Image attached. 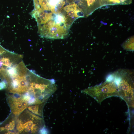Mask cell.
<instances>
[{
  "instance_id": "obj_2",
  "label": "cell",
  "mask_w": 134,
  "mask_h": 134,
  "mask_svg": "<svg viewBox=\"0 0 134 134\" xmlns=\"http://www.w3.org/2000/svg\"><path fill=\"white\" fill-rule=\"evenodd\" d=\"M62 13L56 18L38 26L41 37L51 39H64L68 35L71 26Z\"/></svg>"
},
{
  "instance_id": "obj_5",
  "label": "cell",
  "mask_w": 134,
  "mask_h": 134,
  "mask_svg": "<svg viewBox=\"0 0 134 134\" xmlns=\"http://www.w3.org/2000/svg\"><path fill=\"white\" fill-rule=\"evenodd\" d=\"M45 103L33 105L29 106L27 108L29 111L38 116H43V108Z\"/></svg>"
},
{
  "instance_id": "obj_6",
  "label": "cell",
  "mask_w": 134,
  "mask_h": 134,
  "mask_svg": "<svg viewBox=\"0 0 134 134\" xmlns=\"http://www.w3.org/2000/svg\"><path fill=\"white\" fill-rule=\"evenodd\" d=\"M122 46L125 50L134 51V37H132L127 39L122 44Z\"/></svg>"
},
{
  "instance_id": "obj_3",
  "label": "cell",
  "mask_w": 134,
  "mask_h": 134,
  "mask_svg": "<svg viewBox=\"0 0 134 134\" xmlns=\"http://www.w3.org/2000/svg\"><path fill=\"white\" fill-rule=\"evenodd\" d=\"M16 118V128L19 133L42 134L45 128L43 118L25 110Z\"/></svg>"
},
{
  "instance_id": "obj_1",
  "label": "cell",
  "mask_w": 134,
  "mask_h": 134,
  "mask_svg": "<svg viewBox=\"0 0 134 134\" xmlns=\"http://www.w3.org/2000/svg\"><path fill=\"white\" fill-rule=\"evenodd\" d=\"M111 80L117 86L119 97L129 107H134V72L121 69L110 73Z\"/></svg>"
},
{
  "instance_id": "obj_8",
  "label": "cell",
  "mask_w": 134,
  "mask_h": 134,
  "mask_svg": "<svg viewBox=\"0 0 134 134\" xmlns=\"http://www.w3.org/2000/svg\"></svg>"
},
{
  "instance_id": "obj_4",
  "label": "cell",
  "mask_w": 134,
  "mask_h": 134,
  "mask_svg": "<svg viewBox=\"0 0 134 134\" xmlns=\"http://www.w3.org/2000/svg\"><path fill=\"white\" fill-rule=\"evenodd\" d=\"M81 92L90 96L100 104L107 98L119 97L117 87L112 80L105 81L100 84L82 90Z\"/></svg>"
},
{
  "instance_id": "obj_7",
  "label": "cell",
  "mask_w": 134,
  "mask_h": 134,
  "mask_svg": "<svg viewBox=\"0 0 134 134\" xmlns=\"http://www.w3.org/2000/svg\"><path fill=\"white\" fill-rule=\"evenodd\" d=\"M7 85L6 83L3 81L0 82V90H1L7 88Z\"/></svg>"
}]
</instances>
